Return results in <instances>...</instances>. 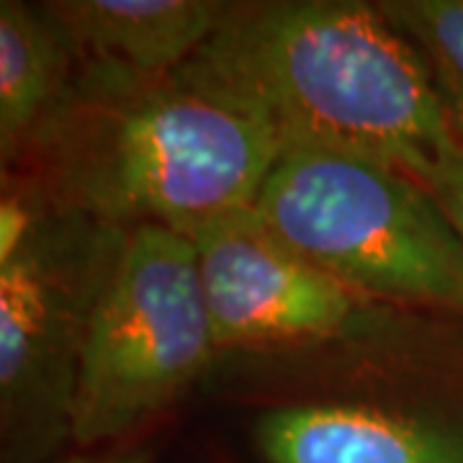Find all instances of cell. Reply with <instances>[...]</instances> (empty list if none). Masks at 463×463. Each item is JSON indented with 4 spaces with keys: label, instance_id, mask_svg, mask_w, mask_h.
<instances>
[{
    "label": "cell",
    "instance_id": "52a82bcc",
    "mask_svg": "<svg viewBox=\"0 0 463 463\" xmlns=\"http://www.w3.org/2000/svg\"><path fill=\"white\" fill-rule=\"evenodd\" d=\"M250 438L263 463H463V407L309 399L260 412Z\"/></svg>",
    "mask_w": 463,
    "mask_h": 463
},
{
    "label": "cell",
    "instance_id": "6da1fadb",
    "mask_svg": "<svg viewBox=\"0 0 463 463\" xmlns=\"http://www.w3.org/2000/svg\"><path fill=\"white\" fill-rule=\"evenodd\" d=\"M279 134L183 70L139 75L80 60L65 100L11 170L72 214L194 237L255 206Z\"/></svg>",
    "mask_w": 463,
    "mask_h": 463
},
{
    "label": "cell",
    "instance_id": "7a4b0ae2",
    "mask_svg": "<svg viewBox=\"0 0 463 463\" xmlns=\"http://www.w3.org/2000/svg\"><path fill=\"white\" fill-rule=\"evenodd\" d=\"M279 134L402 170L461 147L420 50L379 3H232L214 36L181 67Z\"/></svg>",
    "mask_w": 463,
    "mask_h": 463
},
{
    "label": "cell",
    "instance_id": "277c9868",
    "mask_svg": "<svg viewBox=\"0 0 463 463\" xmlns=\"http://www.w3.org/2000/svg\"><path fill=\"white\" fill-rule=\"evenodd\" d=\"M216 353L191 237L163 227L127 232L85 337L72 446L93 450L145 438Z\"/></svg>",
    "mask_w": 463,
    "mask_h": 463
},
{
    "label": "cell",
    "instance_id": "ba28073f",
    "mask_svg": "<svg viewBox=\"0 0 463 463\" xmlns=\"http://www.w3.org/2000/svg\"><path fill=\"white\" fill-rule=\"evenodd\" d=\"M80 60L139 75L178 72L230 14L224 0H47Z\"/></svg>",
    "mask_w": 463,
    "mask_h": 463
},
{
    "label": "cell",
    "instance_id": "8fae6325",
    "mask_svg": "<svg viewBox=\"0 0 463 463\" xmlns=\"http://www.w3.org/2000/svg\"><path fill=\"white\" fill-rule=\"evenodd\" d=\"M430 191L463 240V149L438 152L407 170Z\"/></svg>",
    "mask_w": 463,
    "mask_h": 463
},
{
    "label": "cell",
    "instance_id": "30bf717a",
    "mask_svg": "<svg viewBox=\"0 0 463 463\" xmlns=\"http://www.w3.org/2000/svg\"><path fill=\"white\" fill-rule=\"evenodd\" d=\"M381 11L420 50L463 149V0H381Z\"/></svg>",
    "mask_w": 463,
    "mask_h": 463
},
{
    "label": "cell",
    "instance_id": "9c48e42d",
    "mask_svg": "<svg viewBox=\"0 0 463 463\" xmlns=\"http://www.w3.org/2000/svg\"><path fill=\"white\" fill-rule=\"evenodd\" d=\"M80 52L47 3H0V163L11 170L65 100Z\"/></svg>",
    "mask_w": 463,
    "mask_h": 463
},
{
    "label": "cell",
    "instance_id": "5b68a950",
    "mask_svg": "<svg viewBox=\"0 0 463 463\" xmlns=\"http://www.w3.org/2000/svg\"><path fill=\"white\" fill-rule=\"evenodd\" d=\"M124 237L47 199L0 255L3 463H52L72 443L85 337Z\"/></svg>",
    "mask_w": 463,
    "mask_h": 463
},
{
    "label": "cell",
    "instance_id": "3957f363",
    "mask_svg": "<svg viewBox=\"0 0 463 463\" xmlns=\"http://www.w3.org/2000/svg\"><path fill=\"white\" fill-rule=\"evenodd\" d=\"M252 212L283 245L381 307L463 319V240L397 165L286 147Z\"/></svg>",
    "mask_w": 463,
    "mask_h": 463
},
{
    "label": "cell",
    "instance_id": "8992f818",
    "mask_svg": "<svg viewBox=\"0 0 463 463\" xmlns=\"http://www.w3.org/2000/svg\"><path fill=\"white\" fill-rule=\"evenodd\" d=\"M219 350L301 347L368 327L379 304L283 245L248 209L191 237Z\"/></svg>",
    "mask_w": 463,
    "mask_h": 463
},
{
    "label": "cell",
    "instance_id": "7c38bea8",
    "mask_svg": "<svg viewBox=\"0 0 463 463\" xmlns=\"http://www.w3.org/2000/svg\"><path fill=\"white\" fill-rule=\"evenodd\" d=\"M52 463H155V446L147 438H139V440L121 443V446L78 450L70 456H60Z\"/></svg>",
    "mask_w": 463,
    "mask_h": 463
}]
</instances>
